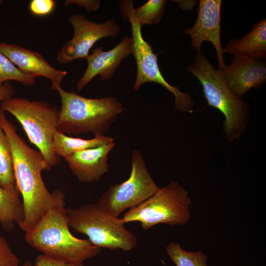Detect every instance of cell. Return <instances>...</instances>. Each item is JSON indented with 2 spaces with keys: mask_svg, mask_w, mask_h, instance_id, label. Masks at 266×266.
Instances as JSON below:
<instances>
[{
  "mask_svg": "<svg viewBox=\"0 0 266 266\" xmlns=\"http://www.w3.org/2000/svg\"><path fill=\"white\" fill-rule=\"evenodd\" d=\"M67 214L69 227L87 235L98 248L131 251L137 245V237L121 218L107 213L98 203L67 208Z\"/></svg>",
  "mask_w": 266,
  "mask_h": 266,
  "instance_id": "8992f818",
  "label": "cell"
},
{
  "mask_svg": "<svg viewBox=\"0 0 266 266\" xmlns=\"http://www.w3.org/2000/svg\"><path fill=\"white\" fill-rule=\"evenodd\" d=\"M53 0H33L29 4V9L33 14L43 16L50 14L55 6Z\"/></svg>",
  "mask_w": 266,
  "mask_h": 266,
  "instance_id": "cb8c5ba5",
  "label": "cell"
},
{
  "mask_svg": "<svg viewBox=\"0 0 266 266\" xmlns=\"http://www.w3.org/2000/svg\"><path fill=\"white\" fill-rule=\"evenodd\" d=\"M20 260L6 239L0 235V266H19Z\"/></svg>",
  "mask_w": 266,
  "mask_h": 266,
  "instance_id": "603a6c76",
  "label": "cell"
},
{
  "mask_svg": "<svg viewBox=\"0 0 266 266\" xmlns=\"http://www.w3.org/2000/svg\"><path fill=\"white\" fill-rule=\"evenodd\" d=\"M25 217L24 207L20 191L16 184L10 189L0 186V223L6 231H11Z\"/></svg>",
  "mask_w": 266,
  "mask_h": 266,
  "instance_id": "e0dca14e",
  "label": "cell"
},
{
  "mask_svg": "<svg viewBox=\"0 0 266 266\" xmlns=\"http://www.w3.org/2000/svg\"><path fill=\"white\" fill-rule=\"evenodd\" d=\"M100 0H66L65 5L75 4L84 7L88 12H91L97 10L100 7Z\"/></svg>",
  "mask_w": 266,
  "mask_h": 266,
  "instance_id": "484cf974",
  "label": "cell"
},
{
  "mask_svg": "<svg viewBox=\"0 0 266 266\" xmlns=\"http://www.w3.org/2000/svg\"><path fill=\"white\" fill-rule=\"evenodd\" d=\"M166 252L176 266H207V256L201 251H188L176 242L166 247Z\"/></svg>",
  "mask_w": 266,
  "mask_h": 266,
  "instance_id": "ffe728a7",
  "label": "cell"
},
{
  "mask_svg": "<svg viewBox=\"0 0 266 266\" xmlns=\"http://www.w3.org/2000/svg\"><path fill=\"white\" fill-rule=\"evenodd\" d=\"M57 91L61 102L57 131L66 135H104L126 109L114 97L90 99L61 87Z\"/></svg>",
  "mask_w": 266,
  "mask_h": 266,
  "instance_id": "3957f363",
  "label": "cell"
},
{
  "mask_svg": "<svg viewBox=\"0 0 266 266\" xmlns=\"http://www.w3.org/2000/svg\"><path fill=\"white\" fill-rule=\"evenodd\" d=\"M219 70L233 93L239 99L266 81V64L263 60L233 56L229 65Z\"/></svg>",
  "mask_w": 266,
  "mask_h": 266,
  "instance_id": "4fadbf2b",
  "label": "cell"
},
{
  "mask_svg": "<svg viewBox=\"0 0 266 266\" xmlns=\"http://www.w3.org/2000/svg\"><path fill=\"white\" fill-rule=\"evenodd\" d=\"M178 4V7L182 10L192 9L196 4V0H172Z\"/></svg>",
  "mask_w": 266,
  "mask_h": 266,
  "instance_id": "83f0119b",
  "label": "cell"
},
{
  "mask_svg": "<svg viewBox=\"0 0 266 266\" xmlns=\"http://www.w3.org/2000/svg\"><path fill=\"white\" fill-rule=\"evenodd\" d=\"M119 7L123 18L126 20L128 19L131 25L132 54L135 59L137 67L133 90L138 91L143 84L147 82L158 83L173 94L176 109L182 112H192L194 101L191 95L169 84L163 76L158 63L157 54L153 52L151 45L142 36V27L134 13L133 1L120 0Z\"/></svg>",
  "mask_w": 266,
  "mask_h": 266,
  "instance_id": "ba28073f",
  "label": "cell"
},
{
  "mask_svg": "<svg viewBox=\"0 0 266 266\" xmlns=\"http://www.w3.org/2000/svg\"><path fill=\"white\" fill-rule=\"evenodd\" d=\"M0 108L20 123L31 143L43 155L48 170L58 164L60 157L54 151L53 141L59 109L45 101L12 97L3 101Z\"/></svg>",
  "mask_w": 266,
  "mask_h": 266,
  "instance_id": "5b68a950",
  "label": "cell"
},
{
  "mask_svg": "<svg viewBox=\"0 0 266 266\" xmlns=\"http://www.w3.org/2000/svg\"><path fill=\"white\" fill-rule=\"evenodd\" d=\"M0 126L10 144L15 182L24 207V219L18 226L27 232L50 209L65 207L66 196L60 189L48 191L41 175L48 170L43 155L24 141L1 110Z\"/></svg>",
  "mask_w": 266,
  "mask_h": 266,
  "instance_id": "6da1fadb",
  "label": "cell"
},
{
  "mask_svg": "<svg viewBox=\"0 0 266 266\" xmlns=\"http://www.w3.org/2000/svg\"><path fill=\"white\" fill-rule=\"evenodd\" d=\"M129 178L120 184L110 186L98 202L105 212L115 217H118L126 209L143 202L160 188L148 170L138 149L133 150Z\"/></svg>",
  "mask_w": 266,
  "mask_h": 266,
  "instance_id": "9c48e42d",
  "label": "cell"
},
{
  "mask_svg": "<svg viewBox=\"0 0 266 266\" xmlns=\"http://www.w3.org/2000/svg\"><path fill=\"white\" fill-rule=\"evenodd\" d=\"M237 57L263 60L266 56V19L255 24L252 30L240 39L230 40L224 49Z\"/></svg>",
  "mask_w": 266,
  "mask_h": 266,
  "instance_id": "2e32d148",
  "label": "cell"
},
{
  "mask_svg": "<svg viewBox=\"0 0 266 266\" xmlns=\"http://www.w3.org/2000/svg\"><path fill=\"white\" fill-rule=\"evenodd\" d=\"M22 266H33L32 263L30 261H26Z\"/></svg>",
  "mask_w": 266,
  "mask_h": 266,
  "instance_id": "f1b7e54d",
  "label": "cell"
},
{
  "mask_svg": "<svg viewBox=\"0 0 266 266\" xmlns=\"http://www.w3.org/2000/svg\"><path fill=\"white\" fill-rule=\"evenodd\" d=\"M69 228L67 208H53L26 232L25 240L43 254L68 263H83L100 253L88 239L74 236Z\"/></svg>",
  "mask_w": 266,
  "mask_h": 266,
  "instance_id": "7a4b0ae2",
  "label": "cell"
},
{
  "mask_svg": "<svg viewBox=\"0 0 266 266\" xmlns=\"http://www.w3.org/2000/svg\"><path fill=\"white\" fill-rule=\"evenodd\" d=\"M13 80L25 86L35 83V78L23 74L0 51V84Z\"/></svg>",
  "mask_w": 266,
  "mask_h": 266,
  "instance_id": "7402d4cb",
  "label": "cell"
},
{
  "mask_svg": "<svg viewBox=\"0 0 266 266\" xmlns=\"http://www.w3.org/2000/svg\"><path fill=\"white\" fill-rule=\"evenodd\" d=\"M132 37L125 36L109 51H103L100 46L93 50L86 58L87 67L76 84L77 91H82L97 75H100L102 81L111 79L122 61L132 54Z\"/></svg>",
  "mask_w": 266,
  "mask_h": 266,
  "instance_id": "7c38bea8",
  "label": "cell"
},
{
  "mask_svg": "<svg viewBox=\"0 0 266 266\" xmlns=\"http://www.w3.org/2000/svg\"><path fill=\"white\" fill-rule=\"evenodd\" d=\"M4 0H0V5L2 4L4 2Z\"/></svg>",
  "mask_w": 266,
  "mask_h": 266,
  "instance_id": "f546056e",
  "label": "cell"
},
{
  "mask_svg": "<svg viewBox=\"0 0 266 266\" xmlns=\"http://www.w3.org/2000/svg\"><path fill=\"white\" fill-rule=\"evenodd\" d=\"M0 51L25 75L34 78L42 76L51 82V89L61 86L67 72L53 67L39 53L16 44L0 42Z\"/></svg>",
  "mask_w": 266,
  "mask_h": 266,
  "instance_id": "5bb4252c",
  "label": "cell"
},
{
  "mask_svg": "<svg viewBox=\"0 0 266 266\" xmlns=\"http://www.w3.org/2000/svg\"><path fill=\"white\" fill-rule=\"evenodd\" d=\"M114 139L104 135H96L93 138L86 139L67 136L56 131L53 136V148L59 157L64 158L80 151L100 146L113 141Z\"/></svg>",
  "mask_w": 266,
  "mask_h": 266,
  "instance_id": "ac0fdd59",
  "label": "cell"
},
{
  "mask_svg": "<svg viewBox=\"0 0 266 266\" xmlns=\"http://www.w3.org/2000/svg\"><path fill=\"white\" fill-rule=\"evenodd\" d=\"M114 141L75 152L64 158L73 174L82 182L98 181L108 171V155Z\"/></svg>",
  "mask_w": 266,
  "mask_h": 266,
  "instance_id": "9a60e30c",
  "label": "cell"
},
{
  "mask_svg": "<svg viewBox=\"0 0 266 266\" xmlns=\"http://www.w3.org/2000/svg\"><path fill=\"white\" fill-rule=\"evenodd\" d=\"M166 2V0H149L134 8V13L140 25L158 24L165 12Z\"/></svg>",
  "mask_w": 266,
  "mask_h": 266,
  "instance_id": "44dd1931",
  "label": "cell"
},
{
  "mask_svg": "<svg viewBox=\"0 0 266 266\" xmlns=\"http://www.w3.org/2000/svg\"><path fill=\"white\" fill-rule=\"evenodd\" d=\"M191 203L188 191L178 182L172 181L129 209L121 220L124 224L138 222L144 230L159 224L183 226L190 220Z\"/></svg>",
  "mask_w": 266,
  "mask_h": 266,
  "instance_id": "52a82bcc",
  "label": "cell"
},
{
  "mask_svg": "<svg viewBox=\"0 0 266 266\" xmlns=\"http://www.w3.org/2000/svg\"><path fill=\"white\" fill-rule=\"evenodd\" d=\"M68 20L74 33L71 39L66 41L57 53V60L61 64L86 59L91 48L99 40L108 37L114 38L121 31L114 19L97 23L84 15L76 13L70 15Z\"/></svg>",
  "mask_w": 266,
  "mask_h": 266,
  "instance_id": "30bf717a",
  "label": "cell"
},
{
  "mask_svg": "<svg viewBox=\"0 0 266 266\" xmlns=\"http://www.w3.org/2000/svg\"><path fill=\"white\" fill-rule=\"evenodd\" d=\"M186 70L200 82L208 104L223 114V129L227 140L232 141L238 138L249 120L250 111L246 101L233 93L221 71L214 67L201 52L196 54L193 64Z\"/></svg>",
  "mask_w": 266,
  "mask_h": 266,
  "instance_id": "277c9868",
  "label": "cell"
},
{
  "mask_svg": "<svg viewBox=\"0 0 266 266\" xmlns=\"http://www.w3.org/2000/svg\"><path fill=\"white\" fill-rule=\"evenodd\" d=\"M34 266H84V265L83 263H71L66 262L49 257L42 254L36 257Z\"/></svg>",
  "mask_w": 266,
  "mask_h": 266,
  "instance_id": "d4e9b609",
  "label": "cell"
},
{
  "mask_svg": "<svg viewBox=\"0 0 266 266\" xmlns=\"http://www.w3.org/2000/svg\"><path fill=\"white\" fill-rule=\"evenodd\" d=\"M221 4V0H200L196 21L192 27L183 32L190 36L192 46L197 53L201 52L204 41L213 45L217 56L218 69L226 65L220 37Z\"/></svg>",
  "mask_w": 266,
  "mask_h": 266,
  "instance_id": "8fae6325",
  "label": "cell"
},
{
  "mask_svg": "<svg viewBox=\"0 0 266 266\" xmlns=\"http://www.w3.org/2000/svg\"><path fill=\"white\" fill-rule=\"evenodd\" d=\"M14 93V88L10 82L0 84V106L3 101L12 98Z\"/></svg>",
  "mask_w": 266,
  "mask_h": 266,
  "instance_id": "4316f807",
  "label": "cell"
},
{
  "mask_svg": "<svg viewBox=\"0 0 266 266\" xmlns=\"http://www.w3.org/2000/svg\"><path fill=\"white\" fill-rule=\"evenodd\" d=\"M16 185L10 144L0 126V186L10 189Z\"/></svg>",
  "mask_w": 266,
  "mask_h": 266,
  "instance_id": "d6986e66",
  "label": "cell"
}]
</instances>
